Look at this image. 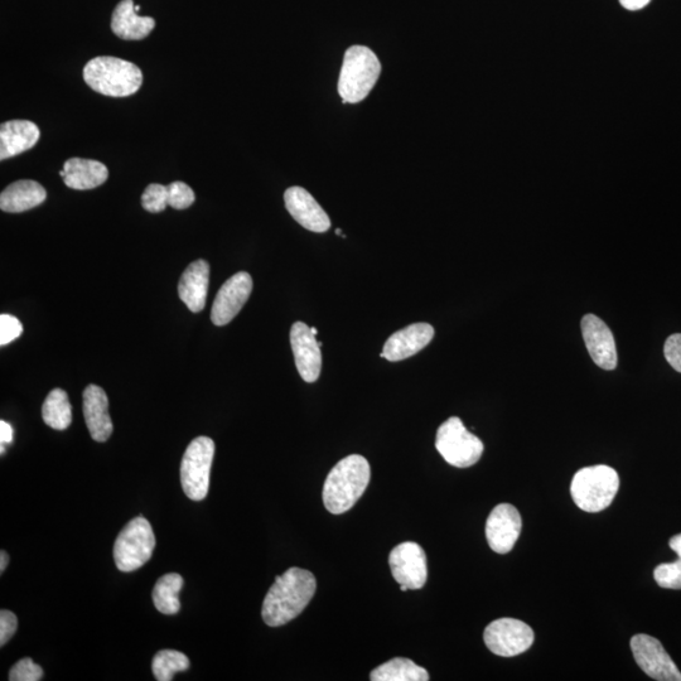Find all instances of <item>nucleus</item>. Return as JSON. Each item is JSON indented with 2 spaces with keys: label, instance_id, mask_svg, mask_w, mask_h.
<instances>
[{
  "label": "nucleus",
  "instance_id": "1",
  "mask_svg": "<svg viewBox=\"0 0 681 681\" xmlns=\"http://www.w3.org/2000/svg\"><path fill=\"white\" fill-rule=\"evenodd\" d=\"M317 589L315 576L301 568H291L275 578L263 603L262 616L270 627H279L301 615Z\"/></svg>",
  "mask_w": 681,
  "mask_h": 681
},
{
  "label": "nucleus",
  "instance_id": "2",
  "mask_svg": "<svg viewBox=\"0 0 681 681\" xmlns=\"http://www.w3.org/2000/svg\"><path fill=\"white\" fill-rule=\"evenodd\" d=\"M369 462L360 454H351L328 473L323 486V504L333 515L349 511L361 499L370 484Z\"/></svg>",
  "mask_w": 681,
  "mask_h": 681
},
{
  "label": "nucleus",
  "instance_id": "3",
  "mask_svg": "<svg viewBox=\"0 0 681 681\" xmlns=\"http://www.w3.org/2000/svg\"><path fill=\"white\" fill-rule=\"evenodd\" d=\"M84 80L91 89L111 98H125L140 89L143 74L137 65L118 57H96L84 67Z\"/></svg>",
  "mask_w": 681,
  "mask_h": 681
},
{
  "label": "nucleus",
  "instance_id": "4",
  "mask_svg": "<svg viewBox=\"0 0 681 681\" xmlns=\"http://www.w3.org/2000/svg\"><path fill=\"white\" fill-rule=\"evenodd\" d=\"M380 75V60L373 50L365 46L350 47L345 53L338 79L342 103H361L373 91Z\"/></svg>",
  "mask_w": 681,
  "mask_h": 681
},
{
  "label": "nucleus",
  "instance_id": "5",
  "mask_svg": "<svg viewBox=\"0 0 681 681\" xmlns=\"http://www.w3.org/2000/svg\"><path fill=\"white\" fill-rule=\"evenodd\" d=\"M620 477L613 468L600 465L582 468L573 477L571 494L574 504L586 513H601L615 500Z\"/></svg>",
  "mask_w": 681,
  "mask_h": 681
},
{
  "label": "nucleus",
  "instance_id": "6",
  "mask_svg": "<svg viewBox=\"0 0 681 681\" xmlns=\"http://www.w3.org/2000/svg\"><path fill=\"white\" fill-rule=\"evenodd\" d=\"M154 548L156 536L152 526L143 516H138L120 531L114 545L115 564L120 572L137 571L152 558Z\"/></svg>",
  "mask_w": 681,
  "mask_h": 681
},
{
  "label": "nucleus",
  "instance_id": "7",
  "mask_svg": "<svg viewBox=\"0 0 681 681\" xmlns=\"http://www.w3.org/2000/svg\"><path fill=\"white\" fill-rule=\"evenodd\" d=\"M436 448L444 461L458 468L476 465L485 449L481 439L468 432L457 417L449 418L438 428Z\"/></svg>",
  "mask_w": 681,
  "mask_h": 681
},
{
  "label": "nucleus",
  "instance_id": "8",
  "mask_svg": "<svg viewBox=\"0 0 681 681\" xmlns=\"http://www.w3.org/2000/svg\"><path fill=\"white\" fill-rule=\"evenodd\" d=\"M214 456L215 443L209 437H197L187 447L181 463V484L188 499L202 501L209 494Z\"/></svg>",
  "mask_w": 681,
  "mask_h": 681
},
{
  "label": "nucleus",
  "instance_id": "9",
  "mask_svg": "<svg viewBox=\"0 0 681 681\" xmlns=\"http://www.w3.org/2000/svg\"><path fill=\"white\" fill-rule=\"evenodd\" d=\"M484 640L491 652L502 658L524 654L534 644L535 635L529 625L515 618H500L486 627Z\"/></svg>",
  "mask_w": 681,
  "mask_h": 681
},
{
  "label": "nucleus",
  "instance_id": "10",
  "mask_svg": "<svg viewBox=\"0 0 681 681\" xmlns=\"http://www.w3.org/2000/svg\"><path fill=\"white\" fill-rule=\"evenodd\" d=\"M631 650L637 665L650 678L659 681H681L678 666L655 637L645 634L632 637Z\"/></svg>",
  "mask_w": 681,
  "mask_h": 681
},
{
  "label": "nucleus",
  "instance_id": "11",
  "mask_svg": "<svg viewBox=\"0 0 681 681\" xmlns=\"http://www.w3.org/2000/svg\"><path fill=\"white\" fill-rule=\"evenodd\" d=\"M389 564L395 581L402 586L420 589L427 582V555L417 543L396 545L389 555Z\"/></svg>",
  "mask_w": 681,
  "mask_h": 681
},
{
  "label": "nucleus",
  "instance_id": "12",
  "mask_svg": "<svg viewBox=\"0 0 681 681\" xmlns=\"http://www.w3.org/2000/svg\"><path fill=\"white\" fill-rule=\"evenodd\" d=\"M253 291V278L246 272H240L227 279L220 288L211 309V321L216 326H225L234 320L248 302Z\"/></svg>",
  "mask_w": 681,
  "mask_h": 681
},
{
  "label": "nucleus",
  "instance_id": "13",
  "mask_svg": "<svg viewBox=\"0 0 681 681\" xmlns=\"http://www.w3.org/2000/svg\"><path fill=\"white\" fill-rule=\"evenodd\" d=\"M523 520L515 506L500 504L491 511L486 521V538L490 548L497 554H507L518 542Z\"/></svg>",
  "mask_w": 681,
  "mask_h": 681
},
{
  "label": "nucleus",
  "instance_id": "14",
  "mask_svg": "<svg viewBox=\"0 0 681 681\" xmlns=\"http://www.w3.org/2000/svg\"><path fill=\"white\" fill-rule=\"evenodd\" d=\"M291 345L299 375L306 383H315L322 370L321 344L306 323L296 322L291 330Z\"/></svg>",
  "mask_w": 681,
  "mask_h": 681
},
{
  "label": "nucleus",
  "instance_id": "15",
  "mask_svg": "<svg viewBox=\"0 0 681 681\" xmlns=\"http://www.w3.org/2000/svg\"><path fill=\"white\" fill-rule=\"evenodd\" d=\"M582 335L594 364L603 370H615L617 349L610 327L601 318L587 315L582 320Z\"/></svg>",
  "mask_w": 681,
  "mask_h": 681
},
{
  "label": "nucleus",
  "instance_id": "16",
  "mask_svg": "<svg viewBox=\"0 0 681 681\" xmlns=\"http://www.w3.org/2000/svg\"><path fill=\"white\" fill-rule=\"evenodd\" d=\"M284 202H286L289 214L304 229L318 234L330 230V217L315 200V197L304 188L297 186L288 188L284 193Z\"/></svg>",
  "mask_w": 681,
  "mask_h": 681
},
{
  "label": "nucleus",
  "instance_id": "17",
  "mask_svg": "<svg viewBox=\"0 0 681 681\" xmlns=\"http://www.w3.org/2000/svg\"><path fill=\"white\" fill-rule=\"evenodd\" d=\"M433 337L434 328L429 323H414L391 335L380 356L391 362L409 359L431 344Z\"/></svg>",
  "mask_w": 681,
  "mask_h": 681
},
{
  "label": "nucleus",
  "instance_id": "18",
  "mask_svg": "<svg viewBox=\"0 0 681 681\" xmlns=\"http://www.w3.org/2000/svg\"><path fill=\"white\" fill-rule=\"evenodd\" d=\"M84 417L91 438L106 442L113 433V422L109 415V400L98 385H89L84 391Z\"/></svg>",
  "mask_w": 681,
  "mask_h": 681
},
{
  "label": "nucleus",
  "instance_id": "19",
  "mask_svg": "<svg viewBox=\"0 0 681 681\" xmlns=\"http://www.w3.org/2000/svg\"><path fill=\"white\" fill-rule=\"evenodd\" d=\"M210 265L206 260H196L188 265L178 284V296L193 313L201 312L206 306L209 291Z\"/></svg>",
  "mask_w": 681,
  "mask_h": 681
},
{
  "label": "nucleus",
  "instance_id": "20",
  "mask_svg": "<svg viewBox=\"0 0 681 681\" xmlns=\"http://www.w3.org/2000/svg\"><path fill=\"white\" fill-rule=\"evenodd\" d=\"M40 129L30 120H11L0 127V159L30 151L40 139Z\"/></svg>",
  "mask_w": 681,
  "mask_h": 681
},
{
  "label": "nucleus",
  "instance_id": "21",
  "mask_svg": "<svg viewBox=\"0 0 681 681\" xmlns=\"http://www.w3.org/2000/svg\"><path fill=\"white\" fill-rule=\"evenodd\" d=\"M64 171L65 185L77 191L93 190L109 177L105 164L94 159L71 158L64 164Z\"/></svg>",
  "mask_w": 681,
  "mask_h": 681
},
{
  "label": "nucleus",
  "instance_id": "22",
  "mask_svg": "<svg viewBox=\"0 0 681 681\" xmlns=\"http://www.w3.org/2000/svg\"><path fill=\"white\" fill-rule=\"evenodd\" d=\"M133 0H123L115 8L111 19V30L122 40L139 41L146 38L156 27L151 17H139Z\"/></svg>",
  "mask_w": 681,
  "mask_h": 681
},
{
  "label": "nucleus",
  "instance_id": "23",
  "mask_svg": "<svg viewBox=\"0 0 681 681\" xmlns=\"http://www.w3.org/2000/svg\"><path fill=\"white\" fill-rule=\"evenodd\" d=\"M47 192L40 183L22 180L12 183L0 195V209L9 214L35 209L46 201Z\"/></svg>",
  "mask_w": 681,
  "mask_h": 681
},
{
  "label": "nucleus",
  "instance_id": "24",
  "mask_svg": "<svg viewBox=\"0 0 681 681\" xmlns=\"http://www.w3.org/2000/svg\"><path fill=\"white\" fill-rule=\"evenodd\" d=\"M373 681H428V671L410 659L395 658L371 671Z\"/></svg>",
  "mask_w": 681,
  "mask_h": 681
},
{
  "label": "nucleus",
  "instance_id": "25",
  "mask_svg": "<svg viewBox=\"0 0 681 681\" xmlns=\"http://www.w3.org/2000/svg\"><path fill=\"white\" fill-rule=\"evenodd\" d=\"M183 578L180 574L169 573L158 579L153 589V602L157 610L163 615H177L180 612V592Z\"/></svg>",
  "mask_w": 681,
  "mask_h": 681
},
{
  "label": "nucleus",
  "instance_id": "26",
  "mask_svg": "<svg viewBox=\"0 0 681 681\" xmlns=\"http://www.w3.org/2000/svg\"><path fill=\"white\" fill-rule=\"evenodd\" d=\"M42 418L48 427L65 431L72 422V408L69 395L62 389H53L42 407Z\"/></svg>",
  "mask_w": 681,
  "mask_h": 681
},
{
  "label": "nucleus",
  "instance_id": "27",
  "mask_svg": "<svg viewBox=\"0 0 681 681\" xmlns=\"http://www.w3.org/2000/svg\"><path fill=\"white\" fill-rule=\"evenodd\" d=\"M190 668V660L185 654L176 650H162L154 656L152 669L158 681H171L177 673Z\"/></svg>",
  "mask_w": 681,
  "mask_h": 681
},
{
  "label": "nucleus",
  "instance_id": "28",
  "mask_svg": "<svg viewBox=\"0 0 681 681\" xmlns=\"http://www.w3.org/2000/svg\"><path fill=\"white\" fill-rule=\"evenodd\" d=\"M654 578L661 588L681 589V563L675 560L673 563L658 565Z\"/></svg>",
  "mask_w": 681,
  "mask_h": 681
},
{
  "label": "nucleus",
  "instance_id": "29",
  "mask_svg": "<svg viewBox=\"0 0 681 681\" xmlns=\"http://www.w3.org/2000/svg\"><path fill=\"white\" fill-rule=\"evenodd\" d=\"M142 205L144 210L152 212V214H158L167 209L168 206V190L166 186L149 185L144 191L142 196Z\"/></svg>",
  "mask_w": 681,
  "mask_h": 681
},
{
  "label": "nucleus",
  "instance_id": "30",
  "mask_svg": "<svg viewBox=\"0 0 681 681\" xmlns=\"http://www.w3.org/2000/svg\"><path fill=\"white\" fill-rule=\"evenodd\" d=\"M168 206L176 210H185L196 200L195 192L186 183L173 182L167 186Z\"/></svg>",
  "mask_w": 681,
  "mask_h": 681
},
{
  "label": "nucleus",
  "instance_id": "31",
  "mask_svg": "<svg viewBox=\"0 0 681 681\" xmlns=\"http://www.w3.org/2000/svg\"><path fill=\"white\" fill-rule=\"evenodd\" d=\"M43 678V670L30 658L19 660L9 671L11 681H38Z\"/></svg>",
  "mask_w": 681,
  "mask_h": 681
},
{
  "label": "nucleus",
  "instance_id": "32",
  "mask_svg": "<svg viewBox=\"0 0 681 681\" xmlns=\"http://www.w3.org/2000/svg\"><path fill=\"white\" fill-rule=\"evenodd\" d=\"M23 333L22 323L11 315L0 316V345L6 346Z\"/></svg>",
  "mask_w": 681,
  "mask_h": 681
},
{
  "label": "nucleus",
  "instance_id": "33",
  "mask_svg": "<svg viewBox=\"0 0 681 681\" xmlns=\"http://www.w3.org/2000/svg\"><path fill=\"white\" fill-rule=\"evenodd\" d=\"M664 355L669 365L681 374V333H675L666 340Z\"/></svg>",
  "mask_w": 681,
  "mask_h": 681
},
{
  "label": "nucleus",
  "instance_id": "34",
  "mask_svg": "<svg viewBox=\"0 0 681 681\" xmlns=\"http://www.w3.org/2000/svg\"><path fill=\"white\" fill-rule=\"evenodd\" d=\"M17 627V616L13 612L0 611V646L6 645L12 639V636L16 634Z\"/></svg>",
  "mask_w": 681,
  "mask_h": 681
},
{
  "label": "nucleus",
  "instance_id": "35",
  "mask_svg": "<svg viewBox=\"0 0 681 681\" xmlns=\"http://www.w3.org/2000/svg\"><path fill=\"white\" fill-rule=\"evenodd\" d=\"M13 441V428L12 425L4 422H0V442L2 444H9Z\"/></svg>",
  "mask_w": 681,
  "mask_h": 681
},
{
  "label": "nucleus",
  "instance_id": "36",
  "mask_svg": "<svg viewBox=\"0 0 681 681\" xmlns=\"http://www.w3.org/2000/svg\"><path fill=\"white\" fill-rule=\"evenodd\" d=\"M650 2L651 0H620L621 6L626 8L627 11H640Z\"/></svg>",
  "mask_w": 681,
  "mask_h": 681
},
{
  "label": "nucleus",
  "instance_id": "37",
  "mask_svg": "<svg viewBox=\"0 0 681 681\" xmlns=\"http://www.w3.org/2000/svg\"><path fill=\"white\" fill-rule=\"evenodd\" d=\"M669 547L678 554V560L681 563V534L674 535L673 538L669 540Z\"/></svg>",
  "mask_w": 681,
  "mask_h": 681
},
{
  "label": "nucleus",
  "instance_id": "38",
  "mask_svg": "<svg viewBox=\"0 0 681 681\" xmlns=\"http://www.w3.org/2000/svg\"><path fill=\"white\" fill-rule=\"evenodd\" d=\"M9 563V555L2 550V553H0V572L6 571L7 565Z\"/></svg>",
  "mask_w": 681,
  "mask_h": 681
},
{
  "label": "nucleus",
  "instance_id": "39",
  "mask_svg": "<svg viewBox=\"0 0 681 681\" xmlns=\"http://www.w3.org/2000/svg\"><path fill=\"white\" fill-rule=\"evenodd\" d=\"M400 589H402L403 592H407L409 588L407 586H402V584H400Z\"/></svg>",
  "mask_w": 681,
  "mask_h": 681
},
{
  "label": "nucleus",
  "instance_id": "40",
  "mask_svg": "<svg viewBox=\"0 0 681 681\" xmlns=\"http://www.w3.org/2000/svg\"><path fill=\"white\" fill-rule=\"evenodd\" d=\"M60 176H61L62 178H64V176H65V171H64V169H62V171H60Z\"/></svg>",
  "mask_w": 681,
  "mask_h": 681
},
{
  "label": "nucleus",
  "instance_id": "41",
  "mask_svg": "<svg viewBox=\"0 0 681 681\" xmlns=\"http://www.w3.org/2000/svg\"><path fill=\"white\" fill-rule=\"evenodd\" d=\"M337 235H342V231L340 229L336 230Z\"/></svg>",
  "mask_w": 681,
  "mask_h": 681
},
{
  "label": "nucleus",
  "instance_id": "42",
  "mask_svg": "<svg viewBox=\"0 0 681 681\" xmlns=\"http://www.w3.org/2000/svg\"><path fill=\"white\" fill-rule=\"evenodd\" d=\"M134 9H135V12H139V11H140V7H139V6H135Z\"/></svg>",
  "mask_w": 681,
  "mask_h": 681
}]
</instances>
